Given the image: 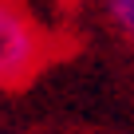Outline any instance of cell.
Wrapping results in <instances>:
<instances>
[{
  "label": "cell",
  "mask_w": 134,
  "mask_h": 134,
  "mask_svg": "<svg viewBox=\"0 0 134 134\" xmlns=\"http://www.w3.org/2000/svg\"><path fill=\"white\" fill-rule=\"evenodd\" d=\"M51 32L24 0H0V91L28 83L51 59Z\"/></svg>",
  "instance_id": "1"
},
{
  "label": "cell",
  "mask_w": 134,
  "mask_h": 134,
  "mask_svg": "<svg viewBox=\"0 0 134 134\" xmlns=\"http://www.w3.org/2000/svg\"><path fill=\"white\" fill-rule=\"evenodd\" d=\"M91 12L107 36L134 47V0H91Z\"/></svg>",
  "instance_id": "2"
}]
</instances>
